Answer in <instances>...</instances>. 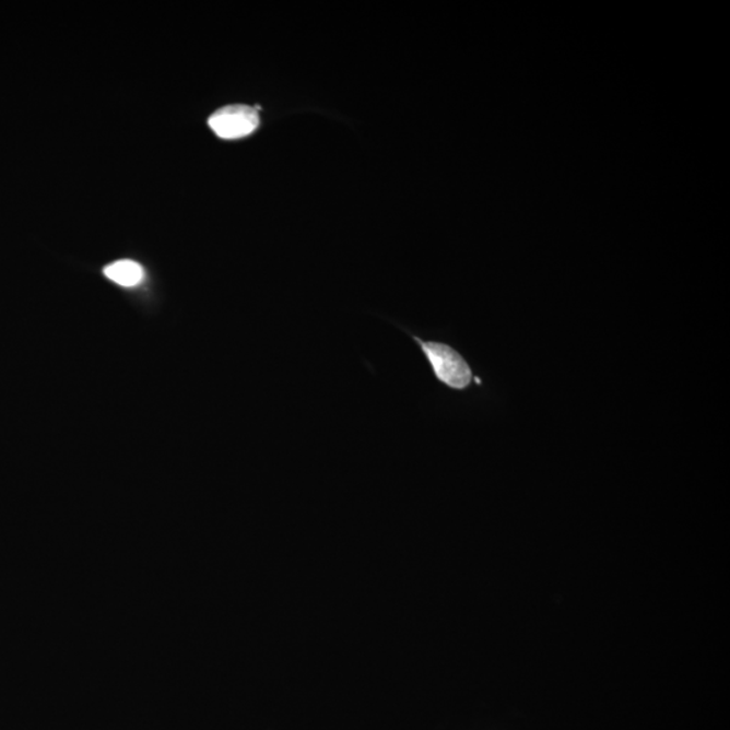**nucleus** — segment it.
Returning <instances> with one entry per match:
<instances>
[{
    "instance_id": "2",
    "label": "nucleus",
    "mask_w": 730,
    "mask_h": 730,
    "mask_svg": "<svg viewBox=\"0 0 730 730\" xmlns=\"http://www.w3.org/2000/svg\"><path fill=\"white\" fill-rule=\"evenodd\" d=\"M259 123L258 111L244 105L221 108L209 118L210 129L224 140H237L252 134Z\"/></svg>"
},
{
    "instance_id": "1",
    "label": "nucleus",
    "mask_w": 730,
    "mask_h": 730,
    "mask_svg": "<svg viewBox=\"0 0 730 730\" xmlns=\"http://www.w3.org/2000/svg\"><path fill=\"white\" fill-rule=\"evenodd\" d=\"M422 355L425 356L437 381L449 390L466 391L475 384L476 376L471 365L454 346L440 341H425L413 335Z\"/></svg>"
},
{
    "instance_id": "3",
    "label": "nucleus",
    "mask_w": 730,
    "mask_h": 730,
    "mask_svg": "<svg viewBox=\"0 0 730 730\" xmlns=\"http://www.w3.org/2000/svg\"><path fill=\"white\" fill-rule=\"evenodd\" d=\"M105 275L111 282L122 287H134L142 282L145 272L139 262L133 260H119L105 268Z\"/></svg>"
}]
</instances>
